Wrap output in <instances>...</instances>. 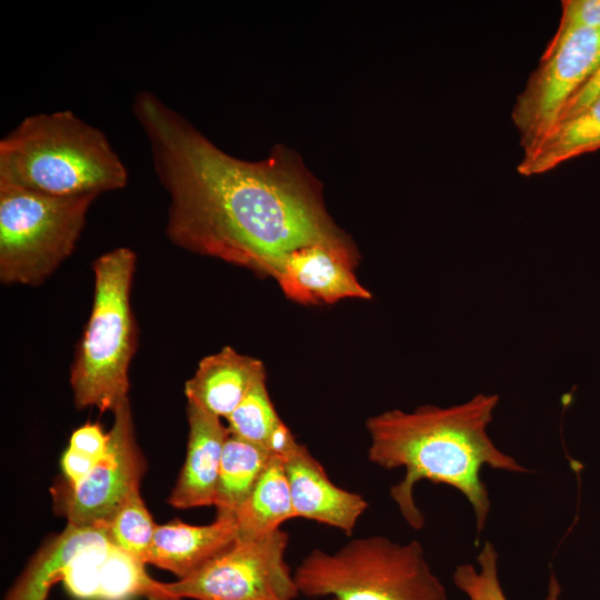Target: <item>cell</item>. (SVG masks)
I'll return each mask as SVG.
<instances>
[{
  "label": "cell",
  "instance_id": "22",
  "mask_svg": "<svg viewBox=\"0 0 600 600\" xmlns=\"http://www.w3.org/2000/svg\"><path fill=\"white\" fill-rule=\"evenodd\" d=\"M600 27V0L562 1V17L557 32L549 43H556L580 29Z\"/></svg>",
  "mask_w": 600,
  "mask_h": 600
},
{
  "label": "cell",
  "instance_id": "6",
  "mask_svg": "<svg viewBox=\"0 0 600 600\" xmlns=\"http://www.w3.org/2000/svg\"><path fill=\"white\" fill-rule=\"evenodd\" d=\"M96 198L0 186L1 282H44L74 250Z\"/></svg>",
  "mask_w": 600,
  "mask_h": 600
},
{
  "label": "cell",
  "instance_id": "25",
  "mask_svg": "<svg viewBox=\"0 0 600 600\" xmlns=\"http://www.w3.org/2000/svg\"><path fill=\"white\" fill-rule=\"evenodd\" d=\"M97 462V460L68 448L61 459L66 484L69 487L78 484L90 473Z\"/></svg>",
  "mask_w": 600,
  "mask_h": 600
},
{
  "label": "cell",
  "instance_id": "13",
  "mask_svg": "<svg viewBox=\"0 0 600 600\" xmlns=\"http://www.w3.org/2000/svg\"><path fill=\"white\" fill-rule=\"evenodd\" d=\"M238 541L233 513L218 512L216 520L204 526L184 522L157 524L146 564L186 578Z\"/></svg>",
  "mask_w": 600,
  "mask_h": 600
},
{
  "label": "cell",
  "instance_id": "19",
  "mask_svg": "<svg viewBox=\"0 0 600 600\" xmlns=\"http://www.w3.org/2000/svg\"><path fill=\"white\" fill-rule=\"evenodd\" d=\"M227 421L230 434L263 447L273 454L282 456L297 442L270 400L266 377L250 388Z\"/></svg>",
  "mask_w": 600,
  "mask_h": 600
},
{
  "label": "cell",
  "instance_id": "14",
  "mask_svg": "<svg viewBox=\"0 0 600 600\" xmlns=\"http://www.w3.org/2000/svg\"><path fill=\"white\" fill-rule=\"evenodd\" d=\"M263 377L266 370L260 360L227 346L199 361L194 374L184 384V393L188 401L227 419Z\"/></svg>",
  "mask_w": 600,
  "mask_h": 600
},
{
  "label": "cell",
  "instance_id": "8",
  "mask_svg": "<svg viewBox=\"0 0 600 600\" xmlns=\"http://www.w3.org/2000/svg\"><path fill=\"white\" fill-rule=\"evenodd\" d=\"M599 64L600 27L576 30L547 46L512 110L524 152L554 127L564 104Z\"/></svg>",
  "mask_w": 600,
  "mask_h": 600
},
{
  "label": "cell",
  "instance_id": "2",
  "mask_svg": "<svg viewBox=\"0 0 600 600\" xmlns=\"http://www.w3.org/2000/svg\"><path fill=\"white\" fill-rule=\"evenodd\" d=\"M498 401L497 394L480 393L458 406H422L412 412L394 409L367 420L369 460L384 469L406 470L403 479L391 487L390 496L410 527L424 526L413 500V488L420 480L460 491L473 508L479 534L490 511L488 490L480 477L482 468L528 471L488 436Z\"/></svg>",
  "mask_w": 600,
  "mask_h": 600
},
{
  "label": "cell",
  "instance_id": "20",
  "mask_svg": "<svg viewBox=\"0 0 600 600\" xmlns=\"http://www.w3.org/2000/svg\"><path fill=\"white\" fill-rule=\"evenodd\" d=\"M109 541L146 564L157 524L139 489L132 491L106 523Z\"/></svg>",
  "mask_w": 600,
  "mask_h": 600
},
{
  "label": "cell",
  "instance_id": "26",
  "mask_svg": "<svg viewBox=\"0 0 600 600\" xmlns=\"http://www.w3.org/2000/svg\"><path fill=\"white\" fill-rule=\"evenodd\" d=\"M331 600H337V599L332 598Z\"/></svg>",
  "mask_w": 600,
  "mask_h": 600
},
{
  "label": "cell",
  "instance_id": "9",
  "mask_svg": "<svg viewBox=\"0 0 600 600\" xmlns=\"http://www.w3.org/2000/svg\"><path fill=\"white\" fill-rule=\"evenodd\" d=\"M106 453L73 487L59 489L56 499L69 524L104 527L111 516L139 489L147 470L137 444L129 399L114 411Z\"/></svg>",
  "mask_w": 600,
  "mask_h": 600
},
{
  "label": "cell",
  "instance_id": "18",
  "mask_svg": "<svg viewBox=\"0 0 600 600\" xmlns=\"http://www.w3.org/2000/svg\"><path fill=\"white\" fill-rule=\"evenodd\" d=\"M273 453L232 434L226 441L216 490L218 512L233 513L247 500Z\"/></svg>",
  "mask_w": 600,
  "mask_h": 600
},
{
  "label": "cell",
  "instance_id": "10",
  "mask_svg": "<svg viewBox=\"0 0 600 600\" xmlns=\"http://www.w3.org/2000/svg\"><path fill=\"white\" fill-rule=\"evenodd\" d=\"M358 251L348 236L292 250L273 266L270 277L290 300L303 304L334 303L342 299H371L358 281Z\"/></svg>",
  "mask_w": 600,
  "mask_h": 600
},
{
  "label": "cell",
  "instance_id": "24",
  "mask_svg": "<svg viewBox=\"0 0 600 600\" xmlns=\"http://www.w3.org/2000/svg\"><path fill=\"white\" fill-rule=\"evenodd\" d=\"M600 97V64L586 83L569 99L561 110L557 123L566 121L587 107H589L597 98ZM556 123V124H557ZM554 124V126H556Z\"/></svg>",
  "mask_w": 600,
  "mask_h": 600
},
{
  "label": "cell",
  "instance_id": "7",
  "mask_svg": "<svg viewBox=\"0 0 600 600\" xmlns=\"http://www.w3.org/2000/svg\"><path fill=\"white\" fill-rule=\"evenodd\" d=\"M288 533L281 529L238 540L190 576L161 582L170 600H293L299 596L284 560Z\"/></svg>",
  "mask_w": 600,
  "mask_h": 600
},
{
  "label": "cell",
  "instance_id": "16",
  "mask_svg": "<svg viewBox=\"0 0 600 600\" xmlns=\"http://www.w3.org/2000/svg\"><path fill=\"white\" fill-rule=\"evenodd\" d=\"M600 149V97L574 117L557 123L532 149L517 170L522 176L547 172L574 157Z\"/></svg>",
  "mask_w": 600,
  "mask_h": 600
},
{
  "label": "cell",
  "instance_id": "12",
  "mask_svg": "<svg viewBox=\"0 0 600 600\" xmlns=\"http://www.w3.org/2000/svg\"><path fill=\"white\" fill-rule=\"evenodd\" d=\"M189 436L187 456L168 499L177 509L214 506L221 458L228 427L221 418L188 401Z\"/></svg>",
  "mask_w": 600,
  "mask_h": 600
},
{
  "label": "cell",
  "instance_id": "5",
  "mask_svg": "<svg viewBox=\"0 0 600 600\" xmlns=\"http://www.w3.org/2000/svg\"><path fill=\"white\" fill-rule=\"evenodd\" d=\"M299 594L337 600H447L417 540L400 544L372 536L329 553L312 550L293 573Z\"/></svg>",
  "mask_w": 600,
  "mask_h": 600
},
{
  "label": "cell",
  "instance_id": "11",
  "mask_svg": "<svg viewBox=\"0 0 600 600\" xmlns=\"http://www.w3.org/2000/svg\"><path fill=\"white\" fill-rule=\"evenodd\" d=\"M281 457L296 517L352 534L368 508L359 493L336 486L309 450L296 442Z\"/></svg>",
  "mask_w": 600,
  "mask_h": 600
},
{
  "label": "cell",
  "instance_id": "21",
  "mask_svg": "<svg viewBox=\"0 0 600 600\" xmlns=\"http://www.w3.org/2000/svg\"><path fill=\"white\" fill-rule=\"evenodd\" d=\"M477 561L481 568L478 572L471 564L459 566L453 573L454 584L470 600H508L498 578V553L492 543L486 542ZM560 586L551 574L546 600H560Z\"/></svg>",
  "mask_w": 600,
  "mask_h": 600
},
{
  "label": "cell",
  "instance_id": "23",
  "mask_svg": "<svg viewBox=\"0 0 600 600\" xmlns=\"http://www.w3.org/2000/svg\"><path fill=\"white\" fill-rule=\"evenodd\" d=\"M109 439V432L100 424L88 422L72 432L69 448L99 461L107 451Z\"/></svg>",
  "mask_w": 600,
  "mask_h": 600
},
{
  "label": "cell",
  "instance_id": "17",
  "mask_svg": "<svg viewBox=\"0 0 600 600\" xmlns=\"http://www.w3.org/2000/svg\"><path fill=\"white\" fill-rule=\"evenodd\" d=\"M238 540H254L296 518L281 457L273 454L247 500L234 512Z\"/></svg>",
  "mask_w": 600,
  "mask_h": 600
},
{
  "label": "cell",
  "instance_id": "4",
  "mask_svg": "<svg viewBox=\"0 0 600 600\" xmlns=\"http://www.w3.org/2000/svg\"><path fill=\"white\" fill-rule=\"evenodd\" d=\"M136 262V253L121 247L92 263V308L70 369L78 409L94 407L100 412H113L129 399V368L138 347L131 308Z\"/></svg>",
  "mask_w": 600,
  "mask_h": 600
},
{
  "label": "cell",
  "instance_id": "1",
  "mask_svg": "<svg viewBox=\"0 0 600 600\" xmlns=\"http://www.w3.org/2000/svg\"><path fill=\"white\" fill-rule=\"evenodd\" d=\"M132 111L169 196L166 234L174 246L270 277L288 252L347 236L292 150L277 146L257 162L233 158L148 90Z\"/></svg>",
  "mask_w": 600,
  "mask_h": 600
},
{
  "label": "cell",
  "instance_id": "15",
  "mask_svg": "<svg viewBox=\"0 0 600 600\" xmlns=\"http://www.w3.org/2000/svg\"><path fill=\"white\" fill-rule=\"evenodd\" d=\"M109 543L106 527L68 523L36 553L4 600H46L74 558L87 549Z\"/></svg>",
  "mask_w": 600,
  "mask_h": 600
},
{
  "label": "cell",
  "instance_id": "3",
  "mask_svg": "<svg viewBox=\"0 0 600 600\" xmlns=\"http://www.w3.org/2000/svg\"><path fill=\"white\" fill-rule=\"evenodd\" d=\"M127 182L106 134L70 110L27 117L0 141V186L98 197Z\"/></svg>",
  "mask_w": 600,
  "mask_h": 600
}]
</instances>
